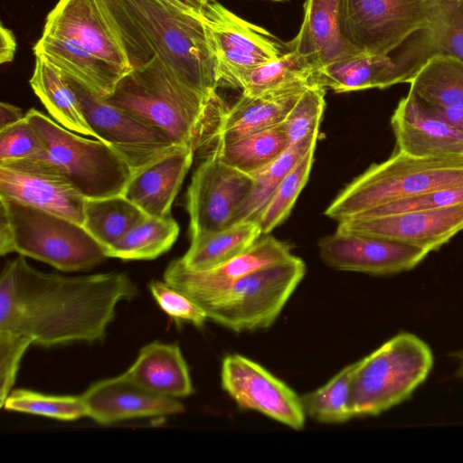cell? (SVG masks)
Here are the masks:
<instances>
[{"instance_id": "60d3db41", "label": "cell", "mask_w": 463, "mask_h": 463, "mask_svg": "<svg viewBox=\"0 0 463 463\" xmlns=\"http://www.w3.org/2000/svg\"><path fill=\"white\" fill-rule=\"evenodd\" d=\"M149 290L160 308L175 321L202 327L208 320L204 309L183 291L165 280H153Z\"/></svg>"}, {"instance_id": "7bdbcfd3", "label": "cell", "mask_w": 463, "mask_h": 463, "mask_svg": "<svg viewBox=\"0 0 463 463\" xmlns=\"http://www.w3.org/2000/svg\"><path fill=\"white\" fill-rule=\"evenodd\" d=\"M31 342L20 335L0 331V405L11 392L22 357Z\"/></svg>"}, {"instance_id": "1f68e13d", "label": "cell", "mask_w": 463, "mask_h": 463, "mask_svg": "<svg viewBox=\"0 0 463 463\" xmlns=\"http://www.w3.org/2000/svg\"><path fill=\"white\" fill-rule=\"evenodd\" d=\"M289 146L288 136L279 125L231 143L215 145L213 152L224 164L250 175L269 165Z\"/></svg>"}, {"instance_id": "d6a6232c", "label": "cell", "mask_w": 463, "mask_h": 463, "mask_svg": "<svg viewBox=\"0 0 463 463\" xmlns=\"http://www.w3.org/2000/svg\"><path fill=\"white\" fill-rule=\"evenodd\" d=\"M179 231L172 216H146L109 249L107 256L124 260H154L173 246Z\"/></svg>"}, {"instance_id": "83f0119b", "label": "cell", "mask_w": 463, "mask_h": 463, "mask_svg": "<svg viewBox=\"0 0 463 463\" xmlns=\"http://www.w3.org/2000/svg\"><path fill=\"white\" fill-rule=\"evenodd\" d=\"M319 68L297 51L289 50L244 75L238 87L242 94L258 96L307 89L318 82Z\"/></svg>"}, {"instance_id": "681fc988", "label": "cell", "mask_w": 463, "mask_h": 463, "mask_svg": "<svg viewBox=\"0 0 463 463\" xmlns=\"http://www.w3.org/2000/svg\"><path fill=\"white\" fill-rule=\"evenodd\" d=\"M157 1H159L160 3H162L163 5H165L166 6L175 7V8H178V9L189 12V13H193L190 10H188L186 7H184L182 4H180L177 0H157ZM193 14H194V13H193Z\"/></svg>"}, {"instance_id": "5bb4252c", "label": "cell", "mask_w": 463, "mask_h": 463, "mask_svg": "<svg viewBox=\"0 0 463 463\" xmlns=\"http://www.w3.org/2000/svg\"><path fill=\"white\" fill-rule=\"evenodd\" d=\"M221 383L239 408L255 411L296 430L304 428L307 416L301 397L255 361L239 354L226 355Z\"/></svg>"}, {"instance_id": "9a60e30c", "label": "cell", "mask_w": 463, "mask_h": 463, "mask_svg": "<svg viewBox=\"0 0 463 463\" xmlns=\"http://www.w3.org/2000/svg\"><path fill=\"white\" fill-rule=\"evenodd\" d=\"M0 196L83 224L87 198L44 156L0 162Z\"/></svg>"}, {"instance_id": "4dcf8cb0", "label": "cell", "mask_w": 463, "mask_h": 463, "mask_svg": "<svg viewBox=\"0 0 463 463\" xmlns=\"http://www.w3.org/2000/svg\"><path fill=\"white\" fill-rule=\"evenodd\" d=\"M146 215L122 194L86 199L83 227L103 247L106 254Z\"/></svg>"}, {"instance_id": "ffe728a7", "label": "cell", "mask_w": 463, "mask_h": 463, "mask_svg": "<svg viewBox=\"0 0 463 463\" xmlns=\"http://www.w3.org/2000/svg\"><path fill=\"white\" fill-rule=\"evenodd\" d=\"M391 125L396 151L419 157L463 155V133L411 92L400 100Z\"/></svg>"}, {"instance_id": "e575fe53", "label": "cell", "mask_w": 463, "mask_h": 463, "mask_svg": "<svg viewBox=\"0 0 463 463\" xmlns=\"http://www.w3.org/2000/svg\"><path fill=\"white\" fill-rule=\"evenodd\" d=\"M356 362L349 364L320 388L301 397L307 417L322 423L353 419L348 408L350 383Z\"/></svg>"}, {"instance_id": "f546056e", "label": "cell", "mask_w": 463, "mask_h": 463, "mask_svg": "<svg viewBox=\"0 0 463 463\" xmlns=\"http://www.w3.org/2000/svg\"><path fill=\"white\" fill-rule=\"evenodd\" d=\"M410 83L409 92L434 109L461 106L463 61L450 55L437 54Z\"/></svg>"}, {"instance_id": "836d02e7", "label": "cell", "mask_w": 463, "mask_h": 463, "mask_svg": "<svg viewBox=\"0 0 463 463\" xmlns=\"http://www.w3.org/2000/svg\"><path fill=\"white\" fill-rule=\"evenodd\" d=\"M317 138L290 145L269 165L250 174L254 178V186L246 201L235 213L232 225L245 221H257L279 183L302 156L313 146H316Z\"/></svg>"}, {"instance_id": "f907efd6", "label": "cell", "mask_w": 463, "mask_h": 463, "mask_svg": "<svg viewBox=\"0 0 463 463\" xmlns=\"http://www.w3.org/2000/svg\"><path fill=\"white\" fill-rule=\"evenodd\" d=\"M453 5H463V0H439Z\"/></svg>"}, {"instance_id": "7c38bea8", "label": "cell", "mask_w": 463, "mask_h": 463, "mask_svg": "<svg viewBox=\"0 0 463 463\" xmlns=\"http://www.w3.org/2000/svg\"><path fill=\"white\" fill-rule=\"evenodd\" d=\"M219 67L221 84L238 87L241 78L283 53L280 42L215 0H207L202 13Z\"/></svg>"}, {"instance_id": "6da1fadb", "label": "cell", "mask_w": 463, "mask_h": 463, "mask_svg": "<svg viewBox=\"0 0 463 463\" xmlns=\"http://www.w3.org/2000/svg\"><path fill=\"white\" fill-rule=\"evenodd\" d=\"M137 294L126 273H45L19 255L1 272L0 331L43 347L101 342L118 304Z\"/></svg>"}, {"instance_id": "d590c367", "label": "cell", "mask_w": 463, "mask_h": 463, "mask_svg": "<svg viewBox=\"0 0 463 463\" xmlns=\"http://www.w3.org/2000/svg\"><path fill=\"white\" fill-rule=\"evenodd\" d=\"M1 407L10 411L66 421L87 417L81 395H50L32 390L17 389L9 393Z\"/></svg>"}, {"instance_id": "5b68a950", "label": "cell", "mask_w": 463, "mask_h": 463, "mask_svg": "<svg viewBox=\"0 0 463 463\" xmlns=\"http://www.w3.org/2000/svg\"><path fill=\"white\" fill-rule=\"evenodd\" d=\"M454 186H463V155L419 157L395 151L347 184L325 214L341 222L393 201Z\"/></svg>"}, {"instance_id": "603a6c76", "label": "cell", "mask_w": 463, "mask_h": 463, "mask_svg": "<svg viewBox=\"0 0 463 463\" xmlns=\"http://www.w3.org/2000/svg\"><path fill=\"white\" fill-rule=\"evenodd\" d=\"M194 154L193 149L181 147L162 156L133 174L122 194L148 216H171Z\"/></svg>"}, {"instance_id": "8d00e7d4", "label": "cell", "mask_w": 463, "mask_h": 463, "mask_svg": "<svg viewBox=\"0 0 463 463\" xmlns=\"http://www.w3.org/2000/svg\"><path fill=\"white\" fill-rule=\"evenodd\" d=\"M315 147L316 146H313L287 174L261 211L256 222L262 234H269L288 216L308 179Z\"/></svg>"}, {"instance_id": "30bf717a", "label": "cell", "mask_w": 463, "mask_h": 463, "mask_svg": "<svg viewBox=\"0 0 463 463\" xmlns=\"http://www.w3.org/2000/svg\"><path fill=\"white\" fill-rule=\"evenodd\" d=\"M66 79L98 140L109 145L127 162L132 175L184 147L174 144L156 127L98 98L76 80Z\"/></svg>"}, {"instance_id": "277c9868", "label": "cell", "mask_w": 463, "mask_h": 463, "mask_svg": "<svg viewBox=\"0 0 463 463\" xmlns=\"http://www.w3.org/2000/svg\"><path fill=\"white\" fill-rule=\"evenodd\" d=\"M18 253L61 271L93 268L108 258L83 225L0 196V254Z\"/></svg>"}, {"instance_id": "4fadbf2b", "label": "cell", "mask_w": 463, "mask_h": 463, "mask_svg": "<svg viewBox=\"0 0 463 463\" xmlns=\"http://www.w3.org/2000/svg\"><path fill=\"white\" fill-rule=\"evenodd\" d=\"M253 186L251 175L224 164L212 151L194 173L186 193L191 241L232 225Z\"/></svg>"}, {"instance_id": "f1b7e54d", "label": "cell", "mask_w": 463, "mask_h": 463, "mask_svg": "<svg viewBox=\"0 0 463 463\" xmlns=\"http://www.w3.org/2000/svg\"><path fill=\"white\" fill-rule=\"evenodd\" d=\"M261 234L256 222H237L192 240L189 249L179 260L190 270H208L245 251Z\"/></svg>"}, {"instance_id": "2e32d148", "label": "cell", "mask_w": 463, "mask_h": 463, "mask_svg": "<svg viewBox=\"0 0 463 463\" xmlns=\"http://www.w3.org/2000/svg\"><path fill=\"white\" fill-rule=\"evenodd\" d=\"M43 33L67 40L127 73L132 70L104 0H59Z\"/></svg>"}, {"instance_id": "f5cc1de1", "label": "cell", "mask_w": 463, "mask_h": 463, "mask_svg": "<svg viewBox=\"0 0 463 463\" xmlns=\"http://www.w3.org/2000/svg\"><path fill=\"white\" fill-rule=\"evenodd\" d=\"M204 1L206 2L207 0H204Z\"/></svg>"}, {"instance_id": "f35d334b", "label": "cell", "mask_w": 463, "mask_h": 463, "mask_svg": "<svg viewBox=\"0 0 463 463\" xmlns=\"http://www.w3.org/2000/svg\"><path fill=\"white\" fill-rule=\"evenodd\" d=\"M44 155L43 137L27 117L0 130V162Z\"/></svg>"}, {"instance_id": "8fae6325", "label": "cell", "mask_w": 463, "mask_h": 463, "mask_svg": "<svg viewBox=\"0 0 463 463\" xmlns=\"http://www.w3.org/2000/svg\"><path fill=\"white\" fill-rule=\"evenodd\" d=\"M353 43L364 54L386 55L436 18L434 0H345Z\"/></svg>"}, {"instance_id": "ba28073f", "label": "cell", "mask_w": 463, "mask_h": 463, "mask_svg": "<svg viewBox=\"0 0 463 463\" xmlns=\"http://www.w3.org/2000/svg\"><path fill=\"white\" fill-rule=\"evenodd\" d=\"M27 118L41 133L44 157L59 168L87 199L123 193L132 176L127 162L107 143L89 139L31 109Z\"/></svg>"}, {"instance_id": "e0dca14e", "label": "cell", "mask_w": 463, "mask_h": 463, "mask_svg": "<svg viewBox=\"0 0 463 463\" xmlns=\"http://www.w3.org/2000/svg\"><path fill=\"white\" fill-rule=\"evenodd\" d=\"M322 260L328 266L372 275H390L413 269L430 253L400 241L337 231L318 243Z\"/></svg>"}, {"instance_id": "c3c4849f", "label": "cell", "mask_w": 463, "mask_h": 463, "mask_svg": "<svg viewBox=\"0 0 463 463\" xmlns=\"http://www.w3.org/2000/svg\"><path fill=\"white\" fill-rule=\"evenodd\" d=\"M449 356L456 361V377L463 378V349L451 352L449 354Z\"/></svg>"}, {"instance_id": "484cf974", "label": "cell", "mask_w": 463, "mask_h": 463, "mask_svg": "<svg viewBox=\"0 0 463 463\" xmlns=\"http://www.w3.org/2000/svg\"><path fill=\"white\" fill-rule=\"evenodd\" d=\"M126 372L137 384L159 396L176 400L194 392L187 364L175 344L155 341L145 345Z\"/></svg>"}, {"instance_id": "3957f363", "label": "cell", "mask_w": 463, "mask_h": 463, "mask_svg": "<svg viewBox=\"0 0 463 463\" xmlns=\"http://www.w3.org/2000/svg\"><path fill=\"white\" fill-rule=\"evenodd\" d=\"M165 133L194 152L215 141L226 109L182 82L157 57L132 68L104 99Z\"/></svg>"}, {"instance_id": "7402d4cb", "label": "cell", "mask_w": 463, "mask_h": 463, "mask_svg": "<svg viewBox=\"0 0 463 463\" xmlns=\"http://www.w3.org/2000/svg\"><path fill=\"white\" fill-rule=\"evenodd\" d=\"M287 46L319 69L363 53L348 33L345 0H306L300 29Z\"/></svg>"}, {"instance_id": "ee69618b", "label": "cell", "mask_w": 463, "mask_h": 463, "mask_svg": "<svg viewBox=\"0 0 463 463\" xmlns=\"http://www.w3.org/2000/svg\"><path fill=\"white\" fill-rule=\"evenodd\" d=\"M16 51V40L14 33L0 25V62L5 63L13 61Z\"/></svg>"}, {"instance_id": "ab89813d", "label": "cell", "mask_w": 463, "mask_h": 463, "mask_svg": "<svg viewBox=\"0 0 463 463\" xmlns=\"http://www.w3.org/2000/svg\"><path fill=\"white\" fill-rule=\"evenodd\" d=\"M460 203H463V186H454L432 190L393 201L368 210L353 218H373L399 213L431 210Z\"/></svg>"}, {"instance_id": "7a4b0ae2", "label": "cell", "mask_w": 463, "mask_h": 463, "mask_svg": "<svg viewBox=\"0 0 463 463\" xmlns=\"http://www.w3.org/2000/svg\"><path fill=\"white\" fill-rule=\"evenodd\" d=\"M132 66L154 56L209 99L221 85L216 55L201 17L157 0H104Z\"/></svg>"}, {"instance_id": "7dc6e473", "label": "cell", "mask_w": 463, "mask_h": 463, "mask_svg": "<svg viewBox=\"0 0 463 463\" xmlns=\"http://www.w3.org/2000/svg\"><path fill=\"white\" fill-rule=\"evenodd\" d=\"M184 7L201 17L206 2L204 0H177Z\"/></svg>"}, {"instance_id": "816d5d0a", "label": "cell", "mask_w": 463, "mask_h": 463, "mask_svg": "<svg viewBox=\"0 0 463 463\" xmlns=\"http://www.w3.org/2000/svg\"><path fill=\"white\" fill-rule=\"evenodd\" d=\"M274 1H279V0H274Z\"/></svg>"}, {"instance_id": "d4e9b609", "label": "cell", "mask_w": 463, "mask_h": 463, "mask_svg": "<svg viewBox=\"0 0 463 463\" xmlns=\"http://www.w3.org/2000/svg\"><path fill=\"white\" fill-rule=\"evenodd\" d=\"M307 89L258 96L241 94L225 110L216 132L215 145L231 143L281 125Z\"/></svg>"}, {"instance_id": "4316f807", "label": "cell", "mask_w": 463, "mask_h": 463, "mask_svg": "<svg viewBox=\"0 0 463 463\" xmlns=\"http://www.w3.org/2000/svg\"><path fill=\"white\" fill-rule=\"evenodd\" d=\"M29 83L58 124L77 134L98 139L66 76L60 69L43 57L35 56L34 69Z\"/></svg>"}, {"instance_id": "d6986e66", "label": "cell", "mask_w": 463, "mask_h": 463, "mask_svg": "<svg viewBox=\"0 0 463 463\" xmlns=\"http://www.w3.org/2000/svg\"><path fill=\"white\" fill-rule=\"evenodd\" d=\"M293 256L288 244L265 234L240 255L208 270L193 271L186 269L179 259L174 260L166 267L163 279L197 301L254 270Z\"/></svg>"}, {"instance_id": "8992f818", "label": "cell", "mask_w": 463, "mask_h": 463, "mask_svg": "<svg viewBox=\"0 0 463 463\" xmlns=\"http://www.w3.org/2000/svg\"><path fill=\"white\" fill-rule=\"evenodd\" d=\"M433 366L430 346L402 332L356 361L348 408L353 418L375 416L411 397Z\"/></svg>"}, {"instance_id": "cb8c5ba5", "label": "cell", "mask_w": 463, "mask_h": 463, "mask_svg": "<svg viewBox=\"0 0 463 463\" xmlns=\"http://www.w3.org/2000/svg\"><path fill=\"white\" fill-rule=\"evenodd\" d=\"M33 51L35 56L43 57L65 76L103 99L113 93L127 74L120 68L59 37L43 33Z\"/></svg>"}, {"instance_id": "9c48e42d", "label": "cell", "mask_w": 463, "mask_h": 463, "mask_svg": "<svg viewBox=\"0 0 463 463\" xmlns=\"http://www.w3.org/2000/svg\"><path fill=\"white\" fill-rule=\"evenodd\" d=\"M439 54L431 28L416 31L386 55L360 53L319 69L318 81L335 92L384 89L411 82L425 64Z\"/></svg>"}, {"instance_id": "b9f144b4", "label": "cell", "mask_w": 463, "mask_h": 463, "mask_svg": "<svg viewBox=\"0 0 463 463\" xmlns=\"http://www.w3.org/2000/svg\"><path fill=\"white\" fill-rule=\"evenodd\" d=\"M434 1L437 12L431 27L439 54L454 56L463 61V5Z\"/></svg>"}, {"instance_id": "bcb514c9", "label": "cell", "mask_w": 463, "mask_h": 463, "mask_svg": "<svg viewBox=\"0 0 463 463\" xmlns=\"http://www.w3.org/2000/svg\"><path fill=\"white\" fill-rule=\"evenodd\" d=\"M432 109L447 122L463 133V105L444 109Z\"/></svg>"}, {"instance_id": "74e56055", "label": "cell", "mask_w": 463, "mask_h": 463, "mask_svg": "<svg viewBox=\"0 0 463 463\" xmlns=\"http://www.w3.org/2000/svg\"><path fill=\"white\" fill-rule=\"evenodd\" d=\"M326 88L320 84L308 87L299 97L281 126L290 145L317 137L325 109Z\"/></svg>"}, {"instance_id": "ac0fdd59", "label": "cell", "mask_w": 463, "mask_h": 463, "mask_svg": "<svg viewBox=\"0 0 463 463\" xmlns=\"http://www.w3.org/2000/svg\"><path fill=\"white\" fill-rule=\"evenodd\" d=\"M337 231L400 241L430 252L463 232V203L450 206L338 222Z\"/></svg>"}, {"instance_id": "44dd1931", "label": "cell", "mask_w": 463, "mask_h": 463, "mask_svg": "<svg viewBox=\"0 0 463 463\" xmlns=\"http://www.w3.org/2000/svg\"><path fill=\"white\" fill-rule=\"evenodd\" d=\"M81 397L87 417L103 425L184 411L183 404L177 400L150 392L137 384L127 372L93 383Z\"/></svg>"}, {"instance_id": "52a82bcc", "label": "cell", "mask_w": 463, "mask_h": 463, "mask_svg": "<svg viewBox=\"0 0 463 463\" xmlns=\"http://www.w3.org/2000/svg\"><path fill=\"white\" fill-rule=\"evenodd\" d=\"M306 273L304 261L290 259L254 270L195 301L208 320L234 332L261 330L277 320Z\"/></svg>"}, {"instance_id": "f6af8a7d", "label": "cell", "mask_w": 463, "mask_h": 463, "mask_svg": "<svg viewBox=\"0 0 463 463\" xmlns=\"http://www.w3.org/2000/svg\"><path fill=\"white\" fill-rule=\"evenodd\" d=\"M26 117L23 109L6 102L0 103V130L14 125Z\"/></svg>"}]
</instances>
